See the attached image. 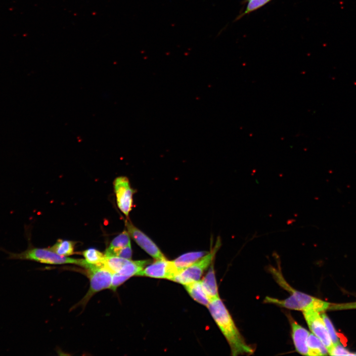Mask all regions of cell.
Listing matches in <instances>:
<instances>
[{
	"instance_id": "cell-24",
	"label": "cell",
	"mask_w": 356,
	"mask_h": 356,
	"mask_svg": "<svg viewBox=\"0 0 356 356\" xmlns=\"http://www.w3.org/2000/svg\"><path fill=\"white\" fill-rule=\"evenodd\" d=\"M354 354H355V356H356V353H355Z\"/></svg>"
},
{
	"instance_id": "cell-2",
	"label": "cell",
	"mask_w": 356,
	"mask_h": 356,
	"mask_svg": "<svg viewBox=\"0 0 356 356\" xmlns=\"http://www.w3.org/2000/svg\"><path fill=\"white\" fill-rule=\"evenodd\" d=\"M270 272L277 283L288 291L290 296L285 299L281 300L267 296L264 300V303L302 312L313 310L319 312H322L329 309L331 305L330 303L299 291L292 287L285 280L280 269L278 271L276 268L272 267L270 268Z\"/></svg>"
},
{
	"instance_id": "cell-21",
	"label": "cell",
	"mask_w": 356,
	"mask_h": 356,
	"mask_svg": "<svg viewBox=\"0 0 356 356\" xmlns=\"http://www.w3.org/2000/svg\"><path fill=\"white\" fill-rule=\"evenodd\" d=\"M328 354L331 356H355L345 349L340 343L334 346Z\"/></svg>"
},
{
	"instance_id": "cell-19",
	"label": "cell",
	"mask_w": 356,
	"mask_h": 356,
	"mask_svg": "<svg viewBox=\"0 0 356 356\" xmlns=\"http://www.w3.org/2000/svg\"><path fill=\"white\" fill-rule=\"evenodd\" d=\"M271 0H250L248 1V3L246 6V9L240 15L237 19H240L242 16L254 11L261 7L263 6Z\"/></svg>"
},
{
	"instance_id": "cell-5",
	"label": "cell",
	"mask_w": 356,
	"mask_h": 356,
	"mask_svg": "<svg viewBox=\"0 0 356 356\" xmlns=\"http://www.w3.org/2000/svg\"><path fill=\"white\" fill-rule=\"evenodd\" d=\"M221 245L218 239L213 249L200 259L177 273L171 280L186 285L200 280L205 270L213 263L215 255Z\"/></svg>"
},
{
	"instance_id": "cell-1",
	"label": "cell",
	"mask_w": 356,
	"mask_h": 356,
	"mask_svg": "<svg viewBox=\"0 0 356 356\" xmlns=\"http://www.w3.org/2000/svg\"><path fill=\"white\" fill-rule=\"evenodd\" d=\"M207 308L227 341L233 356L251 355L254 349L245 342L220 297L210 301Z\"/></svg>"
},
{
	"instance_id": "cell-12",
	"label": "cell",
	"mask_w": 356,
	"mask_h": 356,
	"mask_svg": "<svg viewBox=\"0 0 356 356\" xmlns=\"http://www.w3.org/2000/svg\"><path fill=\"white\" fill-rule=\"evenodd\" d=\"M202 286L210 301L219 297L213 263L203 278L201 280Z\"/></svg>"
},
{
	"instance_id": "cell-25",
	"label": "cell",
	"mask_w": 356,
	"mask_h": 356,
	"mask_svg": "<svg viewBox=\"0 0 356 356\" xmlns=\"http://www.w3.org/2000/svg\"><path fill=\"white\" fill-rule=\"evenodd\" d=\"M249 0H246V1H249Z\"/></svg>"
},
{
	"instance_id": "cell-23",
	"label": "cell",
	"mask_w": 356,
	"mask_h": 356,
	"mask_svg": "<svg viewBox=\"0 0 356 356\" xmlns=\"http://www.w3.org/2000/svg\"><path fill=\"white\" fill-rule=\"evenodd\" d=\"M356 309V302H352L344 304H332L329 310H344Z\"/></svg>"
},
{
	"instance_id": "cell-13",
	"label": "cell",
	"mask_w": 356,
	"mask_h": 356,
	"mask_svg": "<svg viewBox=\"0 0 356 356\" xmlns=\"http://www.w3.org/2000/svg\"><path fill=\"white\" fill-rule=\"evenodd\" d=\"M189 295L199 304L208 306L210 299L204 291L201 281L199 280L184 285Z\"/></svg>"
},
{
	"instance_id": "cell-15",
	"label": "cell",
	"mask_w": 356,
	"mask_h": 356,
	"mask_svg": "<svg viewBox=\"0 0 356 356\" xmlns=\"http://www.w3.org/2000/svg\"><path fill=\"white\" fill-rule=\"evenodd\" d=\"M307 342L310 356H325L328 354L326 347L322 341L313 333L309 334Z\"/></svg>"
},
{
	"instance_id": "cell-10",
	"label": "cell",
	"mask_w": 356,
	"mask_h": 356,
	"mask_svg": "<svg viewBox=\"0 0 356 356\" xmlns=\"http://www.w3.org/2000/svg\"><path fill=\"white\" fill-rule=\"evenodd\" d=\"M293 342L296 351L304 356H310L308 346V338L310 332L289 316Z\"/></svg>"
},
{
	"instance_id": "cell-4",
	"label": "cell",
	"mask_w": 356,
	"mask_h": 356,
	"mask_svg": "<svg viewBox=\"0 0 356 356\" xmlns=\"http://www.w3.org/2000/svg\"><path fill=\"white\" fill-rule=\"evenodd\" d=\"M84 268L87 270L89 278L90 287L76 307H85L95 293L105 289H110L111 285L113 273L104 265L96 266L88 263Z\"/></svg>"
},
{
	"instance_id": "cell-6",
	"label": "cell",
	"mask_w": 356,
	"mask_h": 356,
	"mask_svg": "<svg viewBox=\"0 0 356 356\" xmlns=\"http://www.w3.org/2000/svg\"><path fill=\"white\" fill-rule=\"evenodd\" d=\"M117 206L120 211L128 217L132 210L134 190L131 187L129 179L124 176L116 178L113 182Z\"/></svg>"
},
{
	"instance_id": "cell-9",
	"label": "cell",
	"mask_w": 356,
	"mask_h": 356,
	"mask_svg": "<svg viewBox=\"0 0 356 356\" xmlns=\"http://www.w3.org/2000/svg\"><path fill=\"white\" fill-rule=\"evenodd\" d=\"M177 272L172 261L166 259L156 260L140 271L137 276H147L155 278L172 280Z\"/></svg>"
},
{
	"instance_id": "cell-16",
	"label": "cell",
	"mask_w": 356,
	"mask_h": 356,
	"mask_svg": "<svg viewBox=\"0 0 356 356\" xmlns=\"http://www.w3.org/2000/svg\"><path fill=\"white\" fill-rule=\"evenodd\" d=\"M75 242L67 240L58 239L51 247L48 248L56 254L63 256H68L74 254Z\"/></svg>"
},
{
	"instance_id": "cell-8",
	"label": "cell",
	"mask_w": 356,
	"mask_h": 356,
	"mask_svg": "<svg viewBox=\"0 0 356 356\" xmlns=\"http://www.w3.org/2000/svg\"><path fill=\"white\" fill-rule=\"evenodd\" d=\"M126 226L130 236L147 254L155 260L166 259L157 245L131 221L127 220Z\"/></svg>"
},
{
	"instance_id": "cell-3",
	"label": "cell",
	"mask_w": 356,
	"mask_h": 356,
	"mask_svg": "<svg viewBox=\"0 0 356 356\" xmlns=\"http://www.w3.org/2000/svg\"><path fill=\"white\" fill-rule=\"evenodd\" d=\"M6 252L8 254V259L10 260L32 261L49 265L75 264L84 268L88 264L85 259L61 256L48 248H37L30 245L19 253Z\"/></svg>"
},
{
	"instance_id": "cell-20",
	"label": "cell",
	"mask_w": 356,
	"mask_h": 356,
	"mask_svg": "<svg viewBox=\"0 0 356 356\" xmlns=\"http://www.w3.org/2000/svg\"><path fill=\"white\" fill-rule=\"evenodd\" d=\"M129 278L118 273H113L110 289L115 291L117 288Z\"/></svg>"
},
{
	"instance_id": "cell-11",
	"label": "cell",
	"mask_w": 356,
	"mask_h": 356,
	"mask_svg": "<svg viewBox=\"0 0 356 356\" xmlns=\"http://www.w3.org/2000/svg\"><path fill=\"white\" fill-rule=\"evenodd\" d=\"M207 253L205 251L191 252L184 253L172 261L177 274L200 259Z\"/></svg>"
},
{
	"instance_id": "cell-17",
	"label": "cell",
	"mask_w": 356,
	"mask_h": 356,
	"mask_svg": "<svg viewBox=\"0 0 356 356\" xmlns=\"http://www.w3.org/2000/svg\"><path fill=\"white\" fill-rule=\"evenodd\" d=\"M82 254L89 264L96 266L103 265L105 255L98 250L93 248H89L84 251Z\"/></svg>"
},
{
	"instance_id": "cell-7",
	"label": "cell",
	"mask_w": 356,
	"mask_h": 356,
	"mask_svg": "<svg viewBox=\"0 0 356 356\" xmlns=\"http://www.w3.org/2000/svg\"><path fill=\"white\" fill-rule=\"evenodd\" d=\"M302 312L310 330L322 341L329 353L334 346L319 312L313 310Z\"/></svg>"
},
{
	"instance_id": "cell-18",
	"label": "cell",
	"mask_w": 356,
	"mask_h": 356,
	"mask_svg": "<svg viewBox=\"0 0 356 356\" xmlns=\"http://www.w3.org/2000/svg\"><path fill=\"white\" fill-rule=\"evenodd\" d=\"M321 316L330 335L333 346H336L340 343L338 336L337 335L336 332L329 317L324 312H322Z\"/></svg>"
},
{
	"instance_id": "cell-14",
	"label": "cell",
	"mask_w": 356,
	"mask_h": 356,
	"mask_svg": "<svg viewBox=\"0 0 356 356\" xmlns=\"http://www.w3.org/2000/svg\"><path fill=\"white\" fill-rule=\"evenodd\" d=\"M130 244H131L130 235L127 230H124L112 240L104 255L106 256H113L116 251Z\"/></svg>"
},
{
	"instance_id": "cell-22",
	"label": "cell",
	"mask_w": 356,
	"mask_h": 356,
	"mask_svg": "<svg viewBox=\"0 0 356 356\" xmlns=\"http://www.w3.org/2000/svg\"><path fill=\"white\" fill-rule=\"evenodd\" d=\"M113 256L127 259H131L132 256L131 244L119 249L115 253Z\"/></svg>"
}]
</instances>
